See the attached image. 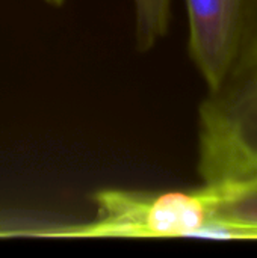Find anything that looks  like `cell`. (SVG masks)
<instances>
[{
	"label": "cell",
	"mask_w": 257,
	"mask_h": 258,
	"mask_svg": "<svg viewBox=\"0 0 257 258\" xmlns=\"http://www.w3.org/2000/svg\"><path fill=\"white\" fill-rule=\"evenodd\" d=\"M244 36L257 42V0H250Z\"/></svg>",
	"instance_id": "obj_5"
},
{
	"label": "cell",
	"mask_w": 257,
	"mask_h": 258,
	"mask_svg": "<svg viewBox=\"0 0 257 258\" xmlns=\"http://www.w3.org/2000/svg\"><path fill=\"white\" fill-rule=\"evenodd\" d=\"M189 56L209 91L218 89L239 54L250 0H185Z\"/></svg>",
	"instance_id": "obj_2"
},
{
	"label": "cell",
	"mask_w": 257,
	"mask_h": 258,
	"mask_svg": "<svg viewBox=\"0 0 257 258\" xmlns=\"http://www.w3.org/2000/svg\"><path fill=\"white\" fill-rule=\"evenodd\" d=\"M44 2L50 6H55V8H61L65 3V0H44Z\"/></svg>",
	"instance_id": "obj_6"
},
{
	"label": "cell",
	"mask_w": 257,
	"mask_h": 258,
	"mask_svg": "<svg viewBox=\"0 0 257 258\" xmlns=\"http://www.w3.org/2000/svg\"><path fill=\"white\" fill-rule=\"evenodd\" d=\"M214 197L211 221H227L257 228V177L223 184H204Z\"/></svg>",
	"instance_id": "obj_3"
},
{
	"label": "cell",
	"mask_w": 257,
	"mask_h": 258,
	"mask_svg": "<svg viewBox=\"0 0 257 258\" xmlns=\"http://www.w3.org/2000/svg\"><path fill=\"white\" fill-rule=\"evenodd\" d=\"M173 0H133L135 42L141 53L151 50L170 27Z\"/></svg>",
	"instance_id": "obj_4"
},
{
	"label": "cell",
	"mask_w": 257,
	"mask_h": 258,
	"mask_svg": "<svg viewBox=\"0 0 257 258\" xmlns=\"http://www.w3.org/2000/svg\"><path fill=\"white\" fill-rule=\"evenodd\" d=\"M97 216L88 224L41 228L29 236L59 239L194 237L214 215L208 186L191 192H139L105 189L94 195Z\"/></svg>",
	"instance_id": "obj_1"
}]
</instances>
